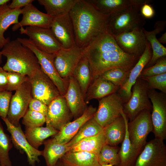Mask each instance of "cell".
<instances>
[{"label":"cell","mask_w":166,"mask_h":166,"mask_svg":"<svg viewBox=\"0 0 166 166\" xmlns=\"http://www.w3.org/2000/svg\"><path fill=\"white\" fill-rule=\"evenodd\" d=\"M91 69V82L105 71L115 68L130 70L140 57L127 54L117 44L108 29L82 49Z\"/></svg>","instance_id":"obj_1"},{"label":"cell","mask_w":166,"mask_h":166,"mask_svg":"<svg viewBox=\"0 0 166 166\" xmlns=\"http://www.w3.org/2000/svg\"><path fill=\"white\" fill-rule=\"evenodd\" d=\"M69 15L76 45L81 49L108 29L109 15L102 13L89 0H77Z\"/></svg>","instance_id":"obj_2"},{"label":"cell","mask_w":166,"mask_h":166,"mask_svg":"<svg viewBox=\"0 0 166 166\" xmlns=\"http://www.w3.org/2000/svg\"><path fill=\"white\" fill-rule=\"evenodd\" d=\"M1 51L6 58L2 68L7 72H17L30 78L41 68L34 53L17 39L10 41Z\"/></svg>","instance_id":"obj_3"},{"label":"cell","mask_w":166,"mask_h":166,"mask_svg":"<svg viewBox=\"0 0 166 166\" xmlns=\"http://www.w3.org/2000/svg\"><path fill=\"white\" fill-rule=\"evenodd\" d=\"M17 39L34 53L42 70L56 86L60 95L64 96L67 89L68 79L62 78L57 71L53 63L54 54H49L42 50L30 39L18 38Z\"/></svg>","instance_id":"obj_4"},{"label":"cell","mask_w":166,"mask_h":166,"mask_svg":"<svg viewBox=\"0 0 166 166\" xmlns=\"http://www.w3.org/2000/svg\"><path fill=\"white\" fill-rule=\"evenodd\" d=\"M139 11L130 7L109 15V30L114 35L143 28L145 20Z\"/></svg>","instance_id":"obj_5"},{"label":"cell","mask_w":166,"mask_h":166,"mask_svg":"<svg viewBox=\"0 0 166 166\" xmlns=\"http://www.w3.org/2000/svg\"><path fill=\"white\" fill-rule=\"evenodd\" d=\"M146 82L139 77L132 87L130 99L123 105V112L130 121L144 110L152 112V106Z\"/></svg>","instance_id":"obj_6"},{"label":"cell","mask_w":166,"mask_h":166,"mask_svg":"<svg viewBox=\"0 0 166 166\" xmlns=\"http://www.w3.org/2000/svg\"><path fill=\"white\" fill-rule=\"evenodd\" d=\"M152 104L151 119L155 138L164 141L166 138V93L148 89Z\"/></svg>","instance_id":"obj_7"},{"label":"cell","mask_w":166,"mask_h":166,"mask_svg":"<svg viewBox=\"0 0 166 166\" xmlns=\"http://www.w3.org/2000/svg\"><path fill=\"white\" fill-rule=\"evenodd\" d=\"M151 112L149 110H144L128 123L129 138L136 148L142 149L146 143L148 136L152 132Z\"/></svg>","instance_id":"obj_8"},{"label":"cell","mask_w":166,"mask_h":166,"mask_svg":"<svg viewBox=\"0 0 166 166\" xmlns=\"http://www.w3.org/2000/svg\"><path fill=\"white\" fill-rule=\"evenodd\" d=\"M31 83L29 77L12 95L6 118L13 125L18 126L19 121L27 110L32 97Z\"/></svg>","instance_id":"obj_9"},{"label":"cell","mask_w":166,"mask_h":166,"mask_svg":"<svg viewBox=\"0 0 166 166\" xmlns=\"http://www.w3.org/2000/svg\"><path fill=\"white\" fill-rule=\"evenodd\" d=\"M98 101V108L93 118L104 128L121 115L123 103L117 92Z\"/></svg>","instance_id":"obj_10"},{"label":"cell","mask_w":166,"mask_h":166,"mask_svg":"<svg viewBox=\"0 0 166 166\" xmlns=\"http://www.w3.org/2000/svg\"><path fill=\"white\" fill-rule=\"evenodd\" d=\"M20 33L27 35L42 50L50 54L56 53L62 48L50 28L34 26L21 27Z\"/></svg>","instance_id":"obj_11"},{"label":"cell","mask_w":166,"mask_h":166,"mask_svg":"<svg viewBox=\"0 0 166 166\" xmlns=\"http://www.w3.org/2000/svg\"><path fill=\"white\" fill-rule=\"evenodd\" d=\"M133 166H166V146L155 138L146 142Z\"/></svg>","instance_id":"obj_12"},{"label":"cell","mask_w":166,"mask_h":166,"mask_svg":"<svg viewBox=\"0 0 166 166\" xmlns=\"http://www.w3.org/2000/svg\"><path fill=\"white\" fill-rule=\"evenodd\" d=\"M29 78L32 97L46 105H48L53 100L60 95L56 86L41 68Z\"/></svg>","instance_id":"obj_13"},{"label":"cell","mask_w":166,"mask_h":166,"mask_svg":"<svg viewBox=\"0 0 166 166\" xmlns=\"http://www.w3.org/2000/svg\"><path fill=\"white\" fill-rule=\"evenodd\" d=\"M1 118L5 124L7 131L10 134V138L14 147L20 153H26L29 165L36 166V163L40 161L39 157L42 155V151L34 148L30 144L20 124L16 126L11 124L6 117Z\"/></svg>","instance_id":"obj_14"},{"label":"cell","mask_w":166,"mask_h":166,"mask_svg":"<svg viewBox=\"0 0 166 166\" xmlns=\"http://www.w3.org/2000/svg\"><path fill=\"white\" fill-rule=\"evenodd\" d=\"M82 49L76 45L69 49L62 48L54 54L53 63L55 68L63 78L68 79L83 56Z\"/></svg>","instance_id":"obj_15"},{"label":"cell","mask_w":166,"mask_h":166,"mask_svg":"<svg viewBox=\"0 0 166 166\" xmlns=\"http://www.w3.org/2000/svg\"><path fill=\"white\" fill-rule=\"evenodd\" d=\"M142 28L113 35L123 52L140 57L145 49L147 42Z\"/></svg>","instance_id":"obj_16"},{"label":"cell","mask_w":166,"mask_h":166,"mask_svg":"<svg viewBox=\"0 0 166 166\" xmlns=\"http://www.w3.org/2000/svg\"><path fill=\"white\" fill-rule=\"evenodd\" d=\"M45 117L46 126L58 131L70 122L73 117L63 96L60 95L50 102Z\"/></svg>","instance_id":"obj_17"},{"label":"cell","mask_w":166,"mask_h":166,"mask_svg":"<svg viewBox=\"0 0 166 166\" xmlns=\"http://www.w3.org/2000/svg\"><path fill=\"white\" fill-rule=\"evenodd\" d=\"M50 29L62 48L69 49L76 45L74 29L69 13L53 17Z\"/></svg>","instance_id":"obj_18"},{"label":"cell","mask_w":166,"mask_h":166,"mask_svg":"<svg viewBox=\"0 0 166 166\" xmlns=\"http://www.w3.org/2000/svg\"><path fill=\"white\" fill-rule=\"evenodd\" d=\"M152 55V51L150 45L147 41L144 52L130 70L126 81L117 91L121 98L123 104L126 103L130 99L132 86L150 60Z\"/></svg>","instance_id":"obj_19"},{"label":"cell","mask_w":166,"mask_h":166,"mask_svg":"<svg viewBox=\"0 0 166 166\" xmlns=\"http://www.w3.org/2000/svg\"><path fill=\"white\" fill-rule=\"evenodd\" d=\"M21 21L12 27L13 31L24 26H34L50 28L53 17L39 10L32 4L21 9Z\"/></svg>","instance_id":"obj_20"},{"label":"cell","mask_w":166,"mask_h":166,"mask_svg":"<svg viewBox=\"0 0 166 166\" xmlns=\"http://www.w3.org/2000/svg\"><path fill=\"white\" fill-rule=\"evenodd\" d=\"M97 110L92 105L88 106L81 116L64 125L53 137L60 144H67L85 123L94 117Z\"/></svg>","instance_id":"obj_21"},{"label":"cell","mask_w":166,"mask_h":166,"mask_svg":"<svg viewBox=\"0 0 166 166\" xmlns=\"http://www.w3.org/2000/svg\"><path fill=\"white\" fill-rule=\"evenodd\" d=\"M63 96L75 119L81 116L88 107L79 85L73 76L68 78L67 89Z\"/></svg>","instance_id":"obj_22"},{"label":"cell","mask_w":166,"mask_h":166,"mask_svg":"<svg viewBox=\"0 0 166 166\" xmlns=\"http://www.w3.org/2000/svg\"><path fill=\"white\" fill-rule=\"evenodd\" d=\"M103 13L110 15L130 7L140 11L141 6L151 0H89Z\"/></svg>","instance_id":"obj_23"},{"label":"cell","mask_w":166,"mask_h":166,"mask_svg":"<svg viewBox=\"0 0 166 166\" xmlns=\"http://www.w3.org/2000/svg\"><path fill=\"white\" fill-rule=\"evenodd\" d=\"M166 25L165 21H159L156 22L154 29L152 31H148L143 27L142 28L143 31L147 40L150 43L152 51L151 59L144 68L153 65L159 59L166 56V48L158 41L156 37L157 34L164 30Z\"/></svg>","instance_id":"obj_24"},{"label":"cell","mask_w":166,"mask_h":166,"mask_svg":"<svg viewBox=\"0 0 166 166\" xmlns=\"http://www.w3.org/2000/svg\"><path fill=\"white\" fill-rule=\"evenodd\" d=\"M128 120L123 111L121 116L103 128L106 144L116 146L122 143L125 136L126 124Z\"/></svg>","instance_id":"obj_25"},{"label":"cell","mask_w":166,"mask_h":166,"mask_svg":"<svg viewBox=\"0 0 166 166\" xmlns=\"http://www.w3.org/2000/svg\"><path fill=\"white\" fill-rule=\"evenodd\" d=\"M120 87L101 76L91 83L86 93L85 100L86 104L93 99H100L117 92Z\"/></svg>","instance_id":"obj_26"},{"label":"cell","mask_w":166,"mask_h":166,"mask_svg":"<svg viewBox=\"0 0 166 166\" xmlns=\"http://www.w3.org/2000/svg\"><path fill=\"white\" fill-rule=\"evenodd\" d=\"M21 13V9H11L7 3L0 6V48L10 41L9 38L4 37V32L11 25L18 23Z\"/></svg>","instance_id":"obj_27"},{"label":"cell","mask_w":166,"mask_h":166,"mask_svg":"<svg viewBox=\"0 0 166 166\" xmlns=\"http://www.w3.org/2000/svg\"><path fill=\"white\" fill-rule=\"evenodd\" d=\"M59 160L65 166H101L98 156L85 151H68Z\"/></svg>","instance_id":"obj_28"},{"label":"cell","mask_w":166,"mask_h":166,"mask_svg":"<svg viewBox=\"0 0 166 166\" xmlns=\"http://www.w3.org/2000/svg\"><path fill=\"white\" fill-rule=\"evenodd\" d=\"M42 155L44 157L46 166H54L59 159L68 152L70 148L66 144L58 143L53 137L45 140Z\"/></svg>","instance_id":"obj_29"},{"label":"cell","mask_w":166,"mask_h":166,"mask_svg":"<svg viewBox=\"0 0 166 166\" xmlns=\"http://www.w3.org/2000/svg\"><path fill=\"white\" fill-rule=\"evenodd\" d=\"M106 144L103 129L97 135L81 140L70 148L69 151H85L98 156L102 148Z\"/></svg>","instance_id":"obj_30"},{"label":"cell","mask_w":166,"mask_h":166,"mask_svg":"<svg viewBox=\"0 0 166 166\" xmlns=\"http://www.w3.org/2000/svg\"><path fill=\"white\" fill-rule=\"evenodd\" d=\"M72 76L77 81L85 98L91 83V69L88 59L84 54L75 67Z\"/></svg>","instance_id":"obj_31"},{"label":"cell","mask_w":166,"mask_h":166,"mask_svg":"<svg viewBox=\"0 0 166 166\" xmlns=\"http://www.w3.org/2000/svg\"><path fill=\"white\" fill-rule=\"evenodd\" d=\"M58 131L51 127L46 126L45 127L26 128L24 133L30 144L38 149L46 139L56 135Z\"/></svg>","instance_id":"obj_32"},{"label":"cell","mask_w":166,"mask_h":166,"mask_svg":"<svg viewBox=\"0 0 166 166\" xmlns=\"http://www.w3.org/2000/svg\"><path fill=\"white\" fill-rule=\"evenodd\" d=\"M77 0H38L46 14L52 17L69 13Z\"/></svg>","instance_id":"obj_33"},{"label":"cell","mask_w":166,"mask_h":166,"mask_svg":"<svg viewBox=\"0 0 166 166\" xmlns=\"http://www.w3.org/2000/svg\"><path fill=\"white\" fill-rule=\"evenodd\" d=\"M127 122L125 136L119 151L120 163L118 166H133L142 149L135 148L129 140Z\"/></svg>","instance_id":"obj_34"},{"label":"cell","mask_w":166,"mask_h":166,"mask_svg":"<svg viewBox=\"0 0 166 166\" xmlns=\"http://www.w3.org/2000/svg\"><path fill=\"white\" fill-rule=\"evenodd\" d=\"M103 129V128L93 117L82 126L75 136L66 144V145L68 147L70 148L84 139L98 134Z\"/></svg>","instance_id":"obj_35"},{"label":"cell","mask_w":166,"mask_h":166,"mask_svg":"<svg viewBox=\"0 0 166 166\" xmlns=\"http://www.w3.org/2000/svg\"><path fill=\"white\" fill-rule=\"evenodd\" d=\"M13 145L10 137L5 133L0 121V165L12 166L9 152Z\"/></svg>","instance_id":"obj_36"},{"label":"cell","mask_w":166,"mask_h":166,"mask_svg":"<svg viewBox=\"0 0 166 166\" xmlns=\"http://www.w3.org/2000/svg\"><path fill=\"white\" fill-rule=\"evenodd\" d=\"M120 148L117 146H112L106 144L102 148L98 156L100 165L110 164L113 166H118L120 163L119 155Z\"/></svg>","instance_id":"obj_37"},{"label":"cell","mask_w":166,"mask_h":166,"mask_svg":"<svg viewBox=\"0 0 166 166\" xmlns=\"http://www.w3.org/2000/svg\"><path fill=\"white\" fill-rule=\"evenodd\" d=\"M130 71L124 69L115 68L105 71L100 76L120 87L126 81Z\"/></svg>","instance_id":"obj_38"},{"label":"cell","mask_w":166,"mask_h":166,"mask_svg":"<svg viewBox=\"0 0 166 166\" xmlns=\"http://www.w3.org/2000/svg\"><path fill=\"white\" fill-rule=\"evenodd\" d=\"M22 118V123L27 128L42 126L46 121L45 116L29 109Z\"/></svg>","instance_id":"obj_39"},{"label":"cell","mask_w":166,"mask_h":166,"mask_svg":"<svg viewBox=\"0 0 166 166\" xmlns=\"http://www.w3.org/2000/svg\"><path fill=\"white\" fill-rule=\"evenodd\" d=\"M140 77L146 82L148 89H158L166 93V73Z\"/></svg>","instance_id":"obj_40"},{"label":"cell","mask_w":166,"mask_h":166,"mask_svg":"<svg viewBox=\"0 0 166 166\" xmlns=\"http://www.w3.org/2000/svg\"><path fill=\"white\" fill-rule=\"evenodd\" d=\"M166 73V56L159 59L153 65L144 69L139 77L154 76Z\"/></svg>","instance_id":"obj_41"},{"label":"cell","mask_w":166,"mask_h":166,"mask_svg":"<svg viewBox=\"0 0 166 166\" xmlns=\"http://www.w3.org/2000/svg\"><path fill=\"white\" fill-rule=\"evenodd\" d=\"M8 81L6 90L12 92L16 91L28 79L29 77L14 72H7Z\"/></svg>","instance_id":"obj_42"},{"label":"cell","mask_w":166,"mask_h":166,"mask_svg":"<svg viewBox=\"0 0 166 166\" xmlns=\"http://www.w3.org/2000/svg\"><path fill=\"white\" fill-rule=\"evenodd\" d=\"M12 95V92L7 90L0 91V117L6 118Z\"/></svg>","instance_id":"obj_43"},{"label":"cell","mask_w":166,"mask_h":166,"mask_svg":"<svg viewBox=\"0 0 166 166\" xmlns=\"http://www.w3.org/2000/svg\"><path fill=\"white\" fill-rule=\"evenodd\" d=\"M29 109L39 113L46 116L48 109V105L37 99L32 97L30 101Z\"/></svg>","instance_id":"obj_44"},{"label":"cell","mask_w":166,"mask_h":166,"mask_svg":"<svg viewBox=\"0 0 166 166\" xmlns=\"http://www.w3.org/2000/svg\"><path fill=\"white\" fill-rule=\"evenodd\" d=\"M140 11V14L144 18H151L155 14L154 8L149 3H147L143 5Z\"/></svg>","instance_id":"obj_45"},{"label":"cell","mask_w":166,"mask_h":166,"mask_svg":"<svg viewBox=\"0 0 166 166\" xmlns=\"http://www.w3.org/2000/svg\"><path fill=\"white\" fill-rule=\"evenodd\" d=\"M34 1L33 0H13L9 6L11 9H21L22 7H24L32 4Z\"/></svg>","instance_id":"obj_46"},{"label":"cell","mask_w":166,"mask_h":166,"mask_svg":"<svg viewBox=\"0 0 166 166\" xmlns=\"http://www.w3.org/2000/svg\"><path fill=\"white\" fill-rule=\"evenodd\" d=\"M7 83V71L0 66V91L6 90Z\"/></svg>","instance_id":"obj_47"},{"label":"cell","mask_w":166,"mask_h":166,"mask_svg":"<svg viewBox=\"0 0 166 166\" xmlns=\"http://www.w3.org/2000/svg\"><path fill=\"white\" fill-rule=\"evenodd\" d=\"M158 41L160 43H166V33L163 34L158 39Z\"/></svg>","instance_id":"obj_48"},{"label":"cell","mask_w":166,"mask_h":166,"mask_svg":"<svg viewBox=\"0 0 166 166\" xmlns=\"http://www.w3.org/2000/svg\"><path fill=\"white\" fill-rule=\"evenodd\" d=\"M10 1L9 0H0V6L7 3Z\"/></svg>","instance_id":"obj_49"},{"label":"cell","mask_w":166,"mask_h":166,"mask_svg":"<svg viewBox=\"0 0 166 166\" xmlns=\"http://www.w3.org/2000/svg\"><path fill=\"white\" fill-rule=\"evenodd\" d=\"M54 166H65L59 160L54 165Z\"/></svg>","instance_id":"obj_50"},{"label":"cell","mask_w":166,"mask_h":166,"mask_svg":"<svg viewBox=\"0 0 166 166\" xmlns=\"http://www.w3.org/2000/svg\"><path fill=\"white\" fill-rule=\"evenodd\" d=\"M2 56L1 51L0 50V64L2 62Z\"/></svg>","instance_id":"obj_51"},{"label":"cell","mask_w":166,"mask_h":166,"mask_svg":"<svg viewBox=\"0 0 166 166\" xmlns=\"http://www.w3.org/2000/svg\"><path fill=\"white\" fill-rule=\"evenodd\" d=\"M101 166H113V165L110 164H104L101 165Z\"/></svg>","instance_id":"obj_52"},{"label":"cell","mask_w":166,"mask_h":166,"mask_svg":"<svg viewBox=\"0 0 166 166\" xmlns=\"http://www.w3.org/2000/svg\"><path fill=\"white\" fill-rule=\"evenodd\" d=\"M0 166H2V165H0Z\"/></svg>","instance_id":"obj_53"}]
</instances>
